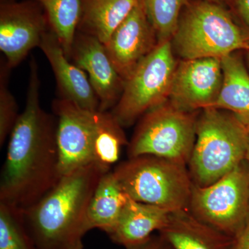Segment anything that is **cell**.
Masks as SVG:
<instances>
[{"mask_svg":"<svg viewBox=\"0 0 249 249\" xmlns=\"http://www.w3.org/2000/svg\"><path fill=\"white\" fill-rule=\"evenodd\" d=\"M196 111H186L169 101L140 119L128 143L129 158L153 155L188 165L196 140Z\"/></svg>","mask_w":249,"mask_h":249,"instance_id":"cell-7","label":"cell"},{"mask_svg":"<svg viewBox=\"0 0 249 249\" xmlns=\"http://www.w3.org/2000/svg\"><path fill=\"white\" fill-rule=\"evenodd\" d=\"M66 249H83V242L82 240L77 241V242L73 243V245H70V247H67Z\"/></svg>","mask_w":249,"mask_h":249,"instance_id":"cell-28","label":"cell"},{"mask_svg":"<svg viewBox=\"0 0 249 249\" xmlns=\"http://www.w3.org/2000/svg\"><path fill=\"white\" fill-rule=\"evenodd\" d=\"M49 27L45 11L35 0L3 1L0 4V50L9 68L18 66L40 47Z\"/></svg>","mask_w":249,"mask_h":249,"instance_id":"cell-9","label":"cell"},{"mask_svg":"<svg viewBox=\"0 0 249 249\" xmlns=\"http://www.w3.org/2000/svg\"><path fill=\"white\" fill-rule=\"evenodd\" d=\"M70 60L88 73L100 102L99 111L115 107L124 80L116 70L106 46L93 36L76 31Z\"/></svg>","mask_w":249,"mask_h":249,"instance_id":"cell-12","label":"cell"},{"mask_svg":"<svg viewBox=\"0 0 249 249\" xmlns=\"http://www.w3.org/2000/svg\"><path fill=\"white\" fill-rule=\"evenodd\" d=\"M0 249H39L25 227L22 213L0 203Z\"/></svg>","mask_w":249,"mask_h":249,"instance_id":"cell-23","label":"cell"},{"mask_svg":"<svg viewBox=\"0 0 249 249\" xmlns=\"http://www.w3.org/2000/svg\"><path fill=\"white\" fill-rule=\"evenodd\" d=\"M6 60L0 67V145L2 146L10 137L19 114L18 104L9 88V71Z\"/></svg>","mask_w":249,"mask_h":249,"instance_id":"cell-24","label":"cell"},{"mask_svg":"<svg viewBox=\"0 0 249 249\" xmlns=\"http://www.w3.org/2000/svg\"><path fill=\"white\" fill-rule=\"evenodd\" d=\"M222 83L220 58L182 60L178 62L168 101L186 111L213 107Z\"/></svg>","mask_w":249,"mask_h":249,"instance_id":"cell-11","label":"cell"},{"mask_svg":"<svg viewBox=\"0 0 249 249\" xmlns=\"http://www.w3.org/2000/svg\"><path fill=\"white\" fill-rule=\"evenodd\" d=\"M249 131L230 111L201 109L188 170L196 186L205 187L224 178L245 160Z\"/></svg>","mask_w":249,"mask_h":249,"instance_id":"cell-3","label":"cell"},{"mask_svg":"<svg viewBox=\"0 0 249 249\" xmlns=\"http://www.w3.org/2000/svg\"><path fill=\"white\" fill-rule=\"evenodd\" d=\"M134 200L170 213L188 209L193 182L187 165L153 155L129 158L113 170Z\"/></svg>","mask_w":249,"mask_h":249,"instance_id":"cell-4","label":"cell"},{"mask_svg":"<svg viewBox=\"0 0 249 249\" xmlns=\"http://www.w3.org/2000/svg\"><path fill=\"white\" fill-rule=\"evenodd\" d=\"M57 120V145L60 175L94 163L93 157L95 111L58 98L52 105Z\"/></svg>","mask_w":249,"mask_h":249,"instance_id":"cell-10","label":"cell"},{"mask_svg":"<svg viewBox=\"0 0 249 249\" xmlns=\"http://www.w3.org/2000/svg\"><path fill=\"white\" fill-rule=\"evenodd\" d=\"M128 196L113 171L103 175L95 190L88 209V231L98 229L109 235L115 227Z\"/></svg>","mask_w":249,"mask_h":249,"instance_id":"cell-19","label":"cell"},{"mask_svg":"<svg viewBox=\"0 0 249 249\" xmlns=\"http://www.w3.org/2000/svg\"><path fill=\"white\" fill-rule=\"evenodd\" d=\"M157 44L155 29L139 0L105 46L116 70L124 80Z\"/></svg>","mask_w":249,"mask_h":249,"instance_id":"cell-13","label":"cell"},{"mask_svg":"<svg viewBox=\"0 0 249 249\" xmlns=\"http://www.w3.org/2000/svg\"><path fill=\"white\" fill-rule=\"evenodd\" d=\"M174 52L183 60L222 58L249 43L229 13L219 5L196 1L188 5L171 40Z\"/></svg>","mask_w":249,"mask_h":249,"instance_id":"cell-5","label":"cell"},{"mask_svg":"<svg viewBox=\"0 0 249 249\" xmlns=\"http://www.w3.org/2000/svg\"><path fill=\"white\" fill-rule=\"evenodd\" d=\"M110 171L92 163L63 175L42 198L21 212L39 249H66L88 232L87 215L100 179Z\"/></svg>","mask_w":249,"mask_h":249,"instance_id":"cell-2","label":"cell"},{"mask_svg":"<svg viewBox=\"0 0 249 249\" xmlns=\"http://www.w3.org/2000/svg\"><path fill=\"white\" fill-rule=\"evenodd\" d=\"M248 51V60H249V50H247Z\"/></svg>","mask_w":249,"mask_h":249,"instance_id":"cell-30","label":"cell"},{"mask_svg":"<svg viewBox=\"0 0 249 249\" xmlns=\"http://www.w3.org/2000/svg\"><path fill=\"white\" fill-rule=\"evenodd\" d=\"M39 47L53 70L60 98L87 110H99V100L88 75L67 58L60 41L50 29L44 34Z\"/></svg>","mask_w":249,"mask_h":249,"instance_id":"cell-14","label":"cell"},{"mask_svg":"<svg viewBox=\"0 0 249 249\" xmlns=\"http://www.w3.org/2000/svg\"><path fill=\"white\" fill-rule=\"evenodd\" d=\"M178 62L171 40L158 42L124 80V90L111 114L124 127L168 101Z\"/></svg>","mask_w":249,"mask_h":249,"instance_id":"cell-6","label":"cell"},{"mask_svg":"<svg viewBox=\"0 0 249 249\" xmlns=\"http://www.w3.org/2000/svg\"><path fill=\"white\" fill-rule=\"evenodd\" d=\"M158 42L171 40L188 0H142Z\"/></svg>","mask_w":249,"mask_h":249,"instance_id":"cell-22","label":"cell"},{"mask_svg":"<svg viewBox=\"0 0 249 249\" xmlns=\"http://www.w3.org/2000/svg\"><path fill=\"white\" fill-rule=\"evenodd\" d=\"M223 83L214 107L230 111L249 131V74L235 53L221 58Z\"/></svg>","mask_w":249,"mask_h":249,"instance_id":"cell-18","label":"cell"},{"mask_svg":"<svg viewBox=\"0 0 249 249\" xmlns=\"http://www.w3.org/2000/svg\"><path fill=\"white\" fill-rule=\"evenodd\" d=\"M235 249H249V220L235 238Z\"/></svg>","mask_w":249,"mask_h":249,"instance_id":"cell-26","label":"cell"},{"mask_svg":"<svg viewBox=\"0 0 249 249\" xmlns=\"http://www.w3.org/2000/svg\"><path fill=\"white\" fill-rule=\"evenodd\" d=\"M126 249H173L171 245L160 235H152L147 240Z\"/></svg>","mask_w":249,"mask_h":249,"instance_id":"cell-25","label":"cell"},{"mask_svg":"<svg viewBox=\"0 0 249 249\" xmlns=\"http://www.w3.org/2000/svg\"><path fill=\"white\" fill-rule=\"evenodd\" d=\"M3 1H14V0H3Z\"/></svg>","mask_w":249,"mask_h":249,"instance_id":"cell-31","label":"cell"},{"mask_svg":"<svg viewBox=\"0 0 249 249\" xmlns=\"http://www.w3.org/2000/svg\"><path fill=\"white\" fill-rule=\"evenodd\" d=\"M42 6L49 27L57 36L65 55L70 58L78 29L81 0H35Z\"/></svg>","mask_w":249,"mask_h":249,"instance_id":"cell-21","label":"cell"},{"mask_svg":"<svg viewBox=\"0 0 249 249\" xmlns=\"http://www.w3.org/2000/svg\"><path fill=\"white\" fill-rule=\"evenodd\" d=\"M239 14L249 28V0H237Z\"/></svg>","mask_w":249,"mask_h":249,"instance_id":"cell-27","label":"cell"},{"mask_svg":"<svg viewBox=\"0 0 249 249\" xmlns=\"http://www.w3.org/2000/svg\"><path fill=\"white\" fill-rule=\"evenodd\" d=\"M246 160L249 163V135L248 141V146H247V154H246Z\"/></svg>","mask_w":249,"mask_h":249,"instance_id":"cell-29","label":"cell"},{"mask_svg":"<svg viewBox=\"0 0 249 249\" xmlns=\"http://www.w3.org/2000/svg\"><path fill=\"white\" fill-rule=\"evenodd\" d=\"M139 0H81L77 31L106 45L113 33L138 4Z\"/></svg>","mask_w":249,"mask_h":249,"instance_id":"cell-17","label":"cell"},{"mask_svg":"<svg viewBox=\"0 0 249 249\" xmlns=\"http://www.w3.org/2000/svg\"><path fill=\"white\" fill-rule=\"evenodd\" d=\"M171 213L160 206L134 200L128 196L115 227L109 234L117 245L124 247L141 243L160 232L166 225Z\"/></svg>","mask_w":249,"mask_h":249,"instance_id":"cell-16","label":"cell"},{"mask_svg":"<svg viewBox=\"0 0 249 249\" xmlns=\"http://www.w3.org/2000/svg\"><path fill=\"white\" fill-rule=\"evenodd\" d=\"M93 135V162L106 169L119 160L123 147L127 144L124 127L111 111H96Z\"/></svg>","mask_w":249,"mask_h":249,"instance_id":"cell-20","label":"cell"},{"mask_svg":"<svg viewBox=\"0 0 249 249\" xmlns=\"http://www.w3.org/2000/svg\"><path fill=\"white\" fill-rule=\"evenodd\" d=\"M40 86L33 58L25 107L10 135L0 180V203L19 212L40 200L61 178L57 121L40 106Z\"/></svg>","mask_w":249,"mask_h":249,"instance_id":"cell-1","label":"cell"},{"mask_svg":"<svg viewBox=\"0 0 249 249\" xmlns=\"http://www.w3.org/2000/svg\"><path fill=\"white\" fill-rule=\"evenodd\" d=\"M160 235L173 249H235V238L201 222L188 209L171 213Z\"/></svg>","mask_w":249,"mask_h":249,"instance_id":"cell-15","label":"cell"},{"mask_svg":"<svg viewBox=\"0 0 249 249\" xmlns=\"http://www.w3.org/2000/svg\"><path fill=\"white\" fill-rule=\"evenodd\" d=\"M245 160L209 186L193 183L188 207L196 219L234 238L249 220V168Z\"/></svg>","mask_w":249,"mask_h":249,"instance_id":"cell-8","label":"cell"}]
</instances>
